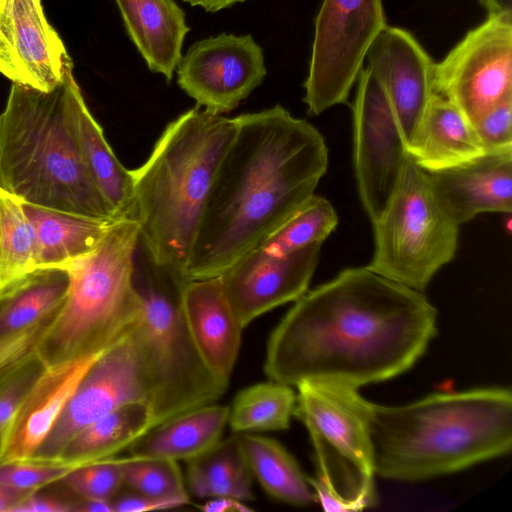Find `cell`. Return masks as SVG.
Listing matches in <instances>:
<instances>
[{"instance_id":"6da1fadb","label":"cell","mask_w":512,"mask_h":512,"mask_svg":"<svg viewBox=\"0 0 512 512\" xmlns=\"http://www.w3.org/2000/svg\"><path fill=\"white\" fill-rule=\"evenodd\" d=\"M423 292L347 268L294 301L267 342L269 380L358 389L408 371L437 332Z\"/></svg>"},{"instance_id":"7a4b0ae2","label":"cell","mask_w":512,"mask_h":512,"mask_svg":"<svg viewBox=\"0 0 512 512\" xmlns=\"http://www.w3.org/2000/svg\"><path fill=\"white\" fill-rule=\"evenodd\" d=\"M187 265L188 281L218 277L315 192L328 167L319 130L280 105L234 117Z\"/></svg>"},{"instance_id":"3957f363","label":"cell","mask_w":512,"mask_h":512,"mask_svg":"<svg viewBox=\"0 0 512 512\" xmlns=\"http://www.w3.org/2000/svg\"><path fill=\"white\" fill-rule=\"evenodd\" d=\"M375 475L421 481L503 456L512 447V393L483 387L367 406Z\"/></svg>"},{"instance_id":"277c9868","label":"cell","mask_w":512,"mask_h":512,"mask_svg":"<svg viewBox=\"0 0 512 512\" xmlns=\"http://www.w3.org/2000/svg\"><path fill=\"white\" fill-rule=\"evenodd\" d=\"M234 118L195 106L168 123L147 160L131 170L127 217L153 258L186 279V265ZM188 281V280H187Z\"/></svg>"},{"instance_id":"5b68a950","label":"cell","mask_w":512,"mask_h":512,"mask_svg":"<svg viewBox=\"0 0 512 512\" xmlns=\"http://www.w3.org/2000/svg\"><path fill=\"white\" fill-rule=\"evenodd\" d=\"M69 65L44 92L12 83L0 114V189L22 203L116 219L91 179L67 111Z\"/></svg>"},{"instance_id":"8992f818","label":"cell","mask_w":512,"mask_h":512,"mask_svg":"<svg viewBox=\"0 0 512 512\" xmlns=\"http://www.w3.org/2000/svg\"><path fill=\"white\" fill-rule=\"evenodd\" d=\"M139 225L114 219L98 245L67 267L69 289L39 350L43 365L109 350L140 322L143 303L133 282Z\"/></svg>"},{"instance_id":"52a82bcc","label":"cell","mask_w":512,"mask_h":512,"mask_svg":"<svg viewBox=\"0 0 512 512\" xmlns=\"http://www.w3.org/2000/svg\"><path fill=\"white\" fill-rule=\"evenodd\" d=\"M133 282L143 313L129 339L142 364L154 428L216 402L229 382L208 369L185 326L180 298L188 281L158 263L140 235L134 252Z\"/></svg>"},{"instance_id":"ba28073f","label":"cell","mask_w":512,"mask_h":512,"mask_svg":"<svg viewBox=\"0 0 512 512\" xmlns=\"http://www.w3.org/2000/svg\"><path fill=\"white\" fill-rule=\"evenodd\" d=\"M293 415L307 428L314 448L315 478L308 477L326 511H360L377 502L368 401L358 389L301 382Z\"/></svg>"},{"instance_id":"9c48e42d","label":"cell","mask_w":512,"mask_h":512,"mask_svg":"<svg viewBox=\"0 0 512 512\" xmlns=\"http://www.w3.org/2000/svg\"><path fill=\"white\" fill-rule=\"evenodd\" d=\"M374 250L366 266L423 292L455 256L459 226L437 203L428 174L407 153L396 187L372 222Z\"/></svg>"},{"instance_id":"30bf717a","label":"cell","mask_w":512,"mask_h":512,"mask_svg":"<svg viewBox=\"0 0 512 512\" xmlns=\"http://www.w3.org/2000/svg\"><path fill=\"white\" fill-rule=\"evenodd\" d=\"M386 26L383 0H323L304 82L310 115L348 101L369 48Z\"/></svg>"},{"instance_id":"8fae6325","label":"cell","mask_w":512,"mask_h":512,"mask_svg":"<svg viewBox=\"0 0 512 512\" xmlns=\"http://www.w3.org/2000/svg\"><path fill=\"white\" fill-rule=\"evenodd\" d=\"M434 92L473 125L512 97V13L488 14L434 67Z\"/></svg>"},{"instance_id":"7c38bea8","label":"cell","mask_w":512,"mask_h":512,"mask_svg":"<svg viewBox=\"0 0 512 512\" xmlns=\"http://www.w3.org/2000/svg\"><path fill=\"white\" fill-rule=\"evenodd\" d=\"M352 106L353 171L362 207L372 222L385 208L407 157L394 110L375 73L363 67Z\"/></svg>"},{"instance_id":"4fadbf2b","label":"cell","mask_w":512,"mask_h":512,"mask_svg":"<svg viewBox=\"0 0 512 512\" xmlns=\"http://www.w3.org/2000/svg\"><path fill=\"white\" fill-rule=\"evenodd\" d=\"M262 48L251 35L222 33L194 43L177 65V84L204 110H234L264 80Z\"/></svg>"},{"instance_id":"5bb4252c","label":"cell","mask_w":512,"mask_h":512,"mask_svg":"<svg viewBox=\"0 0 512 512\" xmlns=\"http://www.w3.org/2000/svg\"><path fill=\"white\" fill-rule=\"evenodd\" d=\"M148 399L142 364L128 337L91 366L32 458H62L67 444L84 427L122 405Z\"/></svg>"},{"instance_id":"9a60e30c","label":"cell","mask_w":512,"mask_h":512,"mask_svg":"<svg viewBox=\"0 0 512 512\" xmlns=\"http://www.w3.org/2000/svg\"><path fill=\"white\" fill-rule=\"evenodd\" d=\"M73 64L41 0H0V73L12 83L53 90Z\"/></svg>"},{"instance_id":"2e32d148","label":"cell","mask_w":512,"mask_h":512,"mask_svg":"<svg viewBox=\"0 0 512 512\" xmlns=\"http://www.w3.org/2000/svg\"><path fill=\"white\" fill-rule=\"evenodd\" d=\"M322 244L284 257L255 248L218 276L222 290L245 329L262 314L294 302L308 291L319 262Z\"/></svg>"},{"instance_id":"e0dca14e","label":"cell","mask_w":512,"mask_h":512,"mask_svg":"<svg viewBox=\"0 0 512 512\" xmlns=\"http://www.w3.org/2000/svg\"><path fill=\"white\" fill-rule=\"evenodd\" d=\"M105 352L43 365L0 431V466L25 461L35 455L85 374Z\"/></svg>"},{"instance_id":"ac0fdd59","label":"cell","mask_w":512,"mask_h":512,"mask_svg":"<svg viewBox=\"0 0 512 512\" xmlns=\"http://www.w3.org/2000/svg\"><path fill=\"white\" fill-rule=\"evenodd\" d=\"M366 59L387 94L407 148L435 93V62L409 31L388 25Z\"/></svg>"},{"instance_id":"d6986e66","label":"cell","mask_w":512,"mask_h":512,"mask_svg":"<svg viewBox=\"0 0 512 512\" xmlns=\"http://www.w3.org/2000/svg\"><path fill=\"white\" fill-rule=\"evenodd\" d=\"M427 174L437 203L458 226L481 213L512 211V151Z\"/></svg>"},{"instance_id":"ffe728a7","label":"cell","mask_w":512,"mask_h":512,"mask_svg":"<svg viewBox=\"0 0 512 512\" xmlns=\"http://www.w3.org/2000/svg\"><path fill=\"white\" fill-rule=\"evenodd\" d=\"M180 306L199 356L214 375L229 382L244 328L226 299L219 278L186 282Z\"/></svg>"},{"instance_id":"44dd1931","label":"cell","mask_w":512,"mask_h":512,"mask_svg":"<svg viewBox=\"0 0 512 512\" xmlns=\"http://www.w3.org/2000/svg\"><path fill=\"white\" fill-rule=\"evenodd\" d=\"M67 111L71 130L91 179L114 217H127L132 196L131 170L124 167L107 142L102 127L86 105L73 70L67 79Z\"/></svg>"},{"instance_id":"7402d4cb","label":"cell","mask_w":512,"mask_h":512,"mask_svg":"<svg viewBox=\"0 0 512 512\" xmlns=\"http://www.w3.org/2000/svg\"><path fill=\"white\" fill-rule=\"evenodd\" d=\"M406 150L426 172L457 167L488 153L462 112L436 93Z\"/></svg>"},{"instance_id":"603a6c76","label":"cell","mask_w":512,"mask_h":512,"mask_svg":"<svg viewBox=\"0 0 512 512\" xmlns=\"http://www.w3.org/2000/svg\"><path fill=\"white\" fill-rule=\"evenodd\" d=\"M126 31L152 72L169 82L189 31L174 0H115Z\"/></svg>"},{"instance_id":"cb8c5ba5","label":"cell","mask_w":512,"mask_h":512,"mask_svg":"<svg viewBox=\"0 0 512 512\" xmlns=\"http://www.w3.org/2000/svg\"><path fill=\"white\" fill-rule=\"evenodd\" d=\"M230 407L207 404L150 429L128 448L131 458L189 461L213 448L229 420Z\"/></svg>"},{"instance_id":"d4e9b609","label":"cell","mask_w":512,"mask_h":512,"mask_svg":"<svg viewBox=\"0 0 512 512\" xmlns=\"http://www.w3.org/2000/svg\"><path fill=\"white\" fill-rule=\"evenodd\" d=\"M22 205L35 234L34 269L65 268L89 254L114 220Z\"/></svg>"},{"instance_id":"484cf974","label":"cell","mask_w":512,"mask_h":512,"mask_svg":"<svg viewBox=\"0 0 512 512\" xmlns=\"http://www.w3.org/2000/svg\"><path fill=\"white\" fill-rule=\"evenodd\" d=\"M66 268H36L0 293V337L56 315L69 289Z\"/></svg>"},{"instance_id":"4316f807","label":"cell","mask_w":512,"mask_h":512,"mask_svg":"<svg viewBox=\"0 0 512 512\" xmlns=\"http://www.w3.org/2000/svg\"><path fill=\"white\" fill-rule=\"evenodd\" d=\"M186 477L189 492L201 499H255L252 490L253 475L239 433L220 440L207 452L187 461Z\"/></svg>"},{"instance_id":"83f0119b","label":"cell","mask_w":512,"mask_h":512,"mask_svg":"<svg viewBox=\"0 0 512 512\" xmlns=\"http://www.w3.org/2000/svg\"><path fill=\"white\" fill-rule=\"evenodd\" d=\"M240 439L253 477L269 496L294 506L316 501L308 477L282 444L254 433H242Z\"/></svg>"},{"instance_id":"f1b7e54d","label":"cell","mask_w":512,"mask_h":512,"mask_svg":"<svg viewBox=\"0 0 512 512\" xmlns=\"http://www.w3.org/2000/svg\"><path fill=\"white\" fill-rule=\"evenodd\" d=\"M148 402H130L95 420L67 444L62 457L95 463L114 457L152 429Z\"/></svg>"},{"instance_id":"f546056e","label":"cell","mask_w":512,"mask_h":512,"mask_svg":"<svg viewBox=\"0 0 512 512\" xmlns=\"http://www.w3.org/2000/svg\"><path fill=\"white\" fill-rule=\"evenodd\" d=\"M296 394L290 385L261 382L242 389L234 398L228 424L234 433L281 431L290 427Z\"/></svg>"},{"instance_id":"4dcf8cb0","label":"cell","mask_w":512,"mask_h":512,"mask_svg":"<svg viewBox=\"0 0 512 512\" xmlns=\"http://www.w3.org/2000/svg\"><path fill=\"white\" fill-rule=\"evenodd\" d=\"M338 224V215L326 198L313 194L256 248L284 257L322 244Z\"/></svg>"},{"instance_id":"1f68e13d","label":"cell","mask_w":512,"mask_h":512,"mask_svg":"<svg viewBox=\"0 0 512 512\" xmlns=\"http://www.w3.org/2000/svg\"><path fill=\"white\" fill-rule=\"evenodd\" d=\"M35 234L22 202L0 189V293L34 270Z\"/></svg>"},{"instance_id":"d6a6232c","label":"cell","mask_w":512,"mask_h":512,"mask_svg":"<svg viewBox=\"0 0 512 512\" xmlns=\"http://www.w3.org/2000/svg\"><path fill=\"white\" fill-rule=\"evenodd\" d=\"M119 459L123 484L130 491L189 503V493L177 461L128 456Z\"/></svg>"},{"instance_id":"836d02e7","label":"cell","mask_w":512,"mask_h":512,"mask_svg":"<svg viewBox=\"0 0 512 512\" xmlns=\"http://www.w3.org/2000/svg\"><path fill=\"white\" fill-rule=\"evenodd\" d=\"M92 464L83 458L34 459L0 466V483L28 491H38L61 481L70 472Z\"/></svg>"},{"instance_id":"e575fe53","label":"cell","mask_w":512,"mask_h":512,"mask_svg":"<svg viewBox=\"0 0 512 512\" xmlns=\"http://www.w3.org/2000/svg\"><path fill=\"white\" fill-rule=\"evenodd\" d=\"M54 316L0 337V387L40 361V345Z\"/></svg>"},{"instance_id":"d590c367","label":"cell","mask_w":512,"mask_h":512,"mask_svg":"<svg viewBox=\"0 0 512 512\" xmlns=\"http://www.w3.org/2000/svg\"><path fill=\"white\" fill-rule=\"evenodd\" d=\"M61 482L80 499L112 500L124 486L120 459L111 457L82 466Z\"/></svg>"},{"instance_id":"8d00e7d4","label":"cell","mask_w":512,"mask_h":512,"mask_svg":"<svg viewBox=\"0 0 512 512\" xmlns=\"http://www.w3.org/2000/svg\"><path fill=\"white\" fill-rule=\"evenodd\" d=\"M472 127L488 153L512 151V97L493 106Z\"/></svg>"},{"instance_id":"74e56055","label":"cell","mask_w":512,"mask_h":512,"mask_svg":"<svg viewBox=\"0 0 512 512\" xmlns=\"http://www.w3.org/2000/svg\"><path fill=\"white\" fill-rule=\"evenodd\" d=\"M43 367L38 361L0 387V431Z\"/></svg>"},{"instance_id":"f35d334b","label":"cell","mask_w":512,"mask_h":512,"mask_svg":"<svg viewBox=\"0 0 512 512\" xmlns=\"http://www.w3.org/2000/svg\"><path fill=\"white\" fill-rule=\"evenodd\" d=\"M113 512H145L181 507L187 503L175 499H163L130 491L111 500Z\"/></svg>"},{"instance_id":"ab89813d","label":"cell","mask_w":512,"mask_h":512,"mask_svg":"<svg viewBox=\"0 0 512 512\" xmlns=\"http://www.w3.org/2000/svg\"><path fill=\"white\" fill-rule=\"evenodd\" d=\"M78 501L60 499L32 492L21 500L11 512H71L77 511Z\"/></svg>"},{"instance_id":"60d3db41","label":"cell","mask_w":512,"mask_h":512,"mask_svg":"<svg viewBox=\"0 0 512 512\" xmlns=\"http://www.w3.org/2000/svg\"><path fill=\"white\" fill-rule=\"evenodd\" d=\"M205 512H252L244 501L230 497L210 498L206 503L197 506Z\"/></svg>"},{"instance_id":"b9f144b4","label":"cell","mask_w":512,"mask_h":512,"mask_svg":"<svg viewBox=\"0 0 512 512\" xmlns=\"http://www.w3.org/2000/svg\"><path fill=\"white\" fill-rule=\"evenodd\" d=\"M35 491H28L0 483V512H11L26 496Z\"/></svg>"},{"instance_id":"7bdbcfd3","label":"cell","mask_w":512,"mask_h":512,"mask_svg":"<svg viewBox=\"0 0 512 512\" xmlns=\"http://www.w3.org/2000/svg\"><path fill=\"white\" fill-rule=\"evenodd\" d=\"M77 511L80 512H113L111 500L80 499Z\"/></svg>"},{"instance_id":"ee69618b","label":"cell","mask_w":512,"mask_h":512,"mask_svg":"<svg viewBox=\"0 0 512 512\" xmlns=\"http://www.w3.org/2000/svg\"><path fill=\"white\" fill-rule=\"evenodd\" d=\"M191 6H199L208 12H216L245 0H183Z\"/></svg>"},{"instance_id":"f6af8a7d","label":"cell","mask_w":512,"mask_h":512,"mask_svg":"<svg viewBox=\"0 0 512 512\" xmlns=\"http://www.w3.org/2000/svg\"><path fill=\"white\" fill-rule=\"evenodd\" d=\"M488 14L512 13V0H480Z\"/></svg>"}]
</instances>
